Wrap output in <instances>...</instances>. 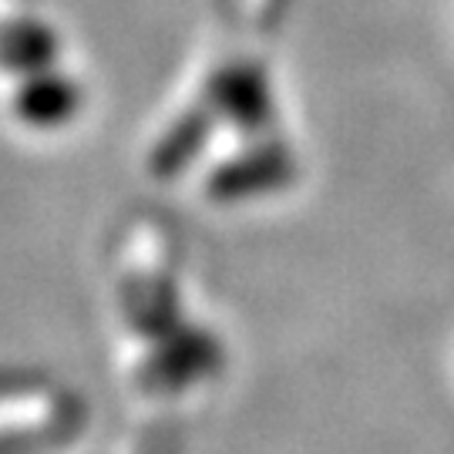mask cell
<instances>
[{
  "label": "cell",
  "instance_id": "6da1fadb",
  "mask_svg": "<svg viewBox=\"0 0 454 454\" xmlns=\"http://www.w3.org/2000/svg\"><path fill=\"white\" fill-rule=\"evenodd\" d=\"M51 54H54V37L44 24H34V20H20L0 31V58L7 65L17 67H37L48 65Z\"/></svg>",
  "mask_w": 454,
  "mask_h": 454
}]
</instances>
